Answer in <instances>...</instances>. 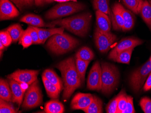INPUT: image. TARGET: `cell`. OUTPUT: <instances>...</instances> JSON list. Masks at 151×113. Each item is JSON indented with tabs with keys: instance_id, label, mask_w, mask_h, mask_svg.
<instances>
[{
	"instance_id": "20",
	"label": "cell",
	"mask_w": 151,
	"mask_h": 113,
	"mask_svg": "<svg viewBox=\"0 0 151 113\" xmlns=\"http://www.w3.org/2000/svg\"><path fill=\"white\" fill-rule=\"evenodd\" d=\"M42 75L52 84L55 85L60 91L63 88V83L61 78L54 71L50 69H47L43 72Z\"/></svg>"
},
{
	"instance_id": "22",
	"label": "cell",
	"mask_w": 151,
	"mask_h": 113,
	"mask_svg": "<svg viewBox=\"0 0 151 113\" xmlns=\"http://www.w3.org/2000/svg\"><path fill=\"white\" fill-rule=\"evenodd\" d=\"M93 7L96 11H100L109 16L111 19L112 12L109 8V0H92Z\"/></svg>"
},
{
	"instance_id": "31",
	"label": "cell",
	"mask_w": 151,
	"mask_h": 113,
	"mask_svg": "<svg viewBox=\"0 0 151 113\" xmlns=\"http://www.w3.org/2000/svg\"><path fill=\"white\" fill-rule=\"evenodd\" d=\"M75 60L77 71L82 83H83L85 79L86 72L90 61H84L76 58H75Z\"/></svg>"
},
{
	"instance_id": "28",
	"label": "cell",
	"mask_w": 151,
	"mask_h": 113,
	"mask_svg": "<svg viewBox=\"0 0 151 113\" xmlns=\"http://www.w3.org/2000/svg\"><path fill=\"white\" fill-rule=\"evenodd\" d=\"M126 7L135 14H139L145 0H122Z\"/></svg>"
},
{
	"instance_id": "43",
	"label": "cell",
	"mask_w": 151,
	"mask_h": 113,
	"mask_svg": "<svg viewBox=\"0 0 151 113\" xmlns=\"http://www.w3.org/2000/svg\"><path fill=\"white\" fill-rule=\"evenodd\" d=\"M54 1H57V2H60V3H64V2H67L69 1H74V2H77V0H54Z\"/></svg>"
},
{
	"instance_id": "10",
	"label": "cell",
	"mask_w": 151,
	"mask_h": 113,
	"mask_svg": "<svg viewBox=\"0 0 151 113\" xmlns=\"http://www.w3.org/2000/svg\"><path fill=\"white\" fill-rule=\"evenodd\" d=\"M39 70H17L7 76L8 79H13L20 83L30 85L37 80Z\"/></svg>"
},
{
	"instance_id": "19",
	"label": "cell",
	"mask_w": 151,
	"mask_h": 113,
	"mask_svg": "<svg viewBox=\"0 0 151 113\" xmlns=\"http://www.w3.org/2000/svg\"><path fill=\"white\" fill-rule=\"evenodd\" d=\"M20 21L36 27H43L46 26V24L40 17L33 14H28L24 16L20 19Z\"/></svg>"
},
{
	"instance_id": "46",
	"label": "cell",
	"mask_w": 151,
	"mask_h": 113,
	"mask_svg": "<svg viewBox=\"0 0 151 113\" xmlns=\"http://www.w3.org/2000/svg\"><path fill=\"white\" fill-rule=\"evenodd\" d=\"M149 60H150V61H151V57H150V59H149Z\"/></svg>"
},
{
	"instance_id": "39",
	"label": "cell",
	"mask_w": 151,
	"mask_h": 113,
	"mask_svg": "<svg viewBox=\"0 0 151 113\" xmlns=\"http://www.w3.org/2000/svg\"><path fill=\"white\" fill-rule=\"evenodd\" d=\"M33 40V44H40V38L38 31L35 29L34 26H29L27 28Z\"/></svg>"
},
{
	"instance_id": "16",
	"label": "cell",
	"mask_w": 151,
	"mask_h": 113,
	"mask_svg": "<svg viewBox=\"0 0 151 113\" xmlns=\"http://www.w3.org/2000/svg\"><path fill=\"white\" fill-rule=\"evenodd\" d=\"M96 29L106 33L111 32V23L109 16L98 11H96Z\"/></svg>"
},
{
	"instance_id": "36",
	"label": "cell",
	"mask_w": 151,
	"mask_h": 113,
	"mask_svg": "<svg viewBox=\"0 0 151 113\" xmlns=\"http://www.w3.org/2000/svg\"><path fill=\"white\" fill-rule=\"evenodd\" d=\"M119 95L113 99L107 105L106 111L108 113H117L118 102Z\"/></svg>"
},
{
	"instance_id": "24",
	"label": "cell",
	"mask_w": 151,
	"mask_h": 113,
	"mask_svg": "<svg viewBox=\"0 0 151 113\" xmlns=\"http://www.w3.org/2000/svg\"><path fill=\"white\" fill-rule=\"evenodd\" d=\"M42 78L48 96L50 98L54 99L58 98L61 91L58 89L55 85L50 82L44 76H42Z\"/></svg>"
},
{
	"instance_id": "35",
	"label": "cell",
	"mask_w": 151,
	"mask_h": 113,
	"mask_svg": "<svg viewBox=\"0 0 151 113\" xmlns=\"http://www.w3.org/2000/svg\"><path fill=\"white\" fill-rule=\"evenodd\" d=\"M1 43L6 48L9 46L13 42L12 39L9 32L6 30L1 31L0 33Z\"/></svg>"
},
{
	"instance_id": "13",
	"label": "cell",
	"mask_w": 151,
	"mask_h": 113,
	"mask_svg": "<svg viewBox=\"0 0 151 113\" xmlns=\"http://www.w3.org/2000/svg\"><path fill=\"white\" fill-rule=\"evenodd\" d=\"M93 99V96L90 93H78L75 95L71 103V108L74 110H83L87 108Z\"/></svg>"
},
{
	"instance_id": "38",
	"label": "cell",
	"mask_w": 151,
	"mask_h": 113,
	"mask_svg": "<svg viewBox=\"0 0 151 113\" xmlns=\"http://www.w3.org/2000/svg\"><path fill=\"white\" fill-rule=\"evenodd\" d=\"M16 4L18 8L22 11L25 7L32 6L35 0H11Z\"/></svg>"
},
{
	"instance_id": "15",
	"label": "cell",
	"mask_w": 151,
	"mask_h": 113,
	"mask_svg": "<svg viewBox=\"0 0 151 113\" xmlns=\"http://www.w3.org/2000/svg\"><path fill=\"white\" fill-rule=\"evenodd\" d=\"M121 5L120 3H115L112 8V15L111 22L113 28L115 30H122L124 25V21L120 8Z\"/></svg>"
},
{
	"instance_id": "6",
	"label": "cell",
	"mask_w": 151,
	"mask_h": 113,
	"mask_svg": "<svg viewBox=\"0 0 151 113\" xmlns=\"http://www.w3.org/2000/svg\"><path fill=\"white\" fill-rule=\"evenodd\" d=\"M43 101L42 92L36 80L29 85L24 95L22 107L25 109H30L40 105Z\"/></svg>"
},
{
	"instance_id": "3",
	"label": "cell",
	"mask_w": 151,
	"mask_h": 113,
	"mask_svg": "<svg viewBox=\"0 0 151 113\" xmlns=\"http://www.w3.org/2000/svg\"><path fill=\"white\" fill-rule=\"evenodd\" d=\"M79 44L78 39L63 33L51 37L47 43V47L52 52L59 55L69 52Z\"/></svg>"
},
{
	"instance_id": "45",
	"label": "cell",
	"mask_w": 151,
	"mask_h": 113,
	"mask_svg": "<svg viewBox=\"0 0 151 113\" xmlns=\"http://www.w3.org/2000/svg\"><path fill=\"white\" fill-rule=\"evenodd\" d=\"M149 3H150V4L151 5V0H149Z\"/></svg>"
},
{
	"instance_id": "29",
	"label": "cell",
	"mask_w": 151,
	"mask_h": 113,
	"mask_svg": "<svg viewBox=\"0 0 151 113\" xmlns=\"http://www.w3.org/2000/svg\"><path fill=\"white\" fill-rule=\"evenodd\" d=\"M6 30L10 33L13 43H17L19 41V38L24 32V30L22 28V26L18 23L11 25Z\"/></svg>"
},
{
	"instance_id": "9",
	"label": "cell",
	"mask_w": 151,
	"mask_h": 113,
	"mask_svg": "<svg viewBox=\"0 0 151 113\" xmlns=\"http://www.w3.org/2000/svg\"><path fill=\"white\" fill-rule=\"evenodd\" d=\"M102 70L100 63L96 61L92 66L88 75L87 87L93 91H100L101 90Z\"/></svg>"
},
{
	"instance_id": "37",
	"label": "cell",
	"mask_w": 151,
	"mask_h": 113,
	"mask_svg": "<svg viewBox=\"0 0 151 113\" xmlns=\"http://www.w3.org/2000/svg\"><path fill=\"white\" fill-rule=\"evenodd\" d=\"M140 105L145 113H151V99L147 97H144L140 101Z\"/></svg>"
},
{
	"instance_id": "26",
	"label": "cell",
	"mask_w": 151,
	"mask_h": 113,
	"mask_svg": "<svg viewBox=\"0 0 151 113\" xmlns=\"http://www.w3.org/2000/svg\"><path fill=\"white\" fill-rule=\"evenodd\" d=\"M134 49H130L118 53L115 56L111 58V60L118 63L129 64L131 55Z\"/></svg>"
},
{
	"instance_id": "21",
	"label": "cell",
	"mask_w": 151,
	"mask_h": 113,
	"mask_svg": "<svg viewBox=\"0 0 151 113\" xmlns=\"http://www.w3.org/2000/svg\"><path fill=\"white\" fill-rule=\"evenodd\" d=\"M0 98L8 102H12V93L8 80L1 78Z\"/></svg>"
},
{
	"instance_id": "30",
	"label": "cell",
	"mask_w": 151,
	"mask_h": 113,
	"mask_svg": "<svg viewBox=\"0 0 151 113\" xmlns=\"http://www.w3.org/2000/svg\"><path fill=\"white\" fill-rule=\"evenodd\" d=\"M94 55L92 50L88 47L84 46L81 48L76 54V58L84 61H91L94 59Z\"/></svg>"
},
{
	"instance_id": "41",
	"label": "cell",
	"mask_w": 151,
	"mask_h": 113,
	"mask_svg": "<svg viewBox=\"0 0 151 113\" xmlns=\"http://www.w3.org/2000/svg\"><path fill=\"white\" fill-rule=\"evenodd\" d=\"M150 89H151V72L148 75V77L143 87V90L145 92L149 91Z\"/></svg>"
},
{
	"instance_id": "11",
	"label": "cell",
	"mask_w": 151,
	"mask_h": 113,
	"mask_svg": "<svg viewBox=\"0 0 151 113\" xmlns=\"http://www.w3.org/2000/svg\"><path fill=\"white\" fill-rule=\"evenodd\" d=\"M143 41L139 39L134 38H126L122 40L115 48L111 50L109 55V60L121 51L127 50L130 49H134L136 46L142 44Z\"/></svg>"
},
{
	"instance_id": "32",
	"label": "cell",
	"mask_w": 151,
	"mask_h": 113,
	"mask_svg": "<svg viewBox=\"0 0 151 113\" xmlns=\"http://www.w3.org/2000/svg\"><path fill=\"white\" fill-rule=\"evenodd\" d=\"M19 44L22 45L24 49L28 48L31 45L33 44V40L28 29H26L24 30L19 38Z\"/></svg>"
},
{
	"instance_id": "44",
	"label": "cell",
	"mask_w": 151,
	"mask_h": 113,
	"mask_svg": "<svg viewBox=\"0 0 151 113\" xmlns=\"http://www.w3.org/2000/svg\"><path fill=\"white\" fill-rule=\"evenodd\" d=\"M6 47L2 44V43L0 42V50H3Z\"/></svg>"
},
{
	"instance_id": "17",
	"label": "cell",
	"mask_w": 151,
	"mask_h": 113,
	"mask_svg": "<svg viewBox=\"0 0 151 113\" xmlns=\"http://www.w3.org/2000/svg\"><path fill=\"white\" fill-rule=\"evenodd\" d=\"M35 27V26H34ZM38 31L40 38V44H44L47 39L56 34H61L64 32V28L61 27L59 28L44 29L35 27Z\"/></svg>"
},
{
	"instance_id": "34",
	"label": "cell",
	"mask_w": 151,
	"mask_h": 113,
	"mask_svg": "<svg viewBox=\"0 0 151 113\" xmlns=\"http://www.w3.org/2000/svg\"><path fill=\"white\" fill-rule=\"evenodd\" d=\"M9 102L0 98V113H18L12 104Z\"/></svg>"
},
{
	"instance_id": "18",
	"label": "cell",
	"mask_w": 151,
	"mask_h": 113,
	"mask_svg": "<svg viewBox=\"0 0 151 113\" xmlns=\"http://www.w3.org/2000/svg\"><path fill=\"white\" fill-rule=\"evenodd\" d=\"M120 8L124 21V25L122 30L124 32L129 31L133 28L134 25V17L133 14L129 11L125 9L122 5L120 6Z\"/></svg>"
},
{
	"instance_id": "27",
	"label": "cell",
	"mask_w": 151,
	"mask_h": 113,
	"mask_svg": "<svg viewBox=\"0 0 151 113\" xmlns=\"http://www.w3.org/2000/svg\"><path fill=\"white\" fill-rule=\"evenodd\" d=\"M140 13L144 21L151 28V5L147 0L143 2Z\"/></svg>"
},
{
	"instance_id": "4",
	"label": "cell",
	"mask_w": 151,
	"mask_h": 113,
	"mask_svg": "<svg viewBox=\"0 0 151 113\" xmlns=\"http://www.w3.org/2000/svg\"><path fill=\"white\" fill-rule=\"evenodd\" d=\"M102 92L109 95L114 90L119 82V71L114 65L107 62H102Z\"/></svg>"
},
{
	"instance_id": "14",
	"label": "cell",
	"mask_w": 151,
	"mask_h": 113,
	"mask_svg": "<svg viewBox=\"0 0 151 113\" xmlns=\"http://www.w3.org/2000/svg\"><path fill=\"white\" fill-rule=\"evenodd\" d=\"M12 93V102L20 106L22 104L25 90L22 87L20 83L13 79H8Z\"/></svg>"
},
{
	"instance_id": "5",
	"label": "cell",
	"mask_w": 151,
	"mask_h": 113,
	"mask_svg": "<svg viewBox=\"0 0 151 113\" xmlns=\"http://www.w3.org/2000/svg\"><path fill=\"white\" fill-rule=\"evenodd\" d=\"M85 7L83 4L74 1L61 3L48 11L45 18L47 19H57L83 10Z\"/></svg>"
},
{
	"instance_id": "23",
	"label": "cell",
	"mask_w": 151,
	"mask_h": 113,
	"mask_svg": "<svg viewBox=\"0 0 151 113\" xmlns=\"http://www.w3.org/2000/svg\"><path fill=\"white\" fill-rule=\"evenodd\" d=\"M45 111L47 113H63L64 106L58 100L53 99L46 103Z\"/></svg>"
},
{
	"instance_id": "40",
	"label": "cell",
	"mask_w": 151,
	"mask_h": 113,
	"mask_svg": "<svg viewBox=\"0 0 151 113\" xmlns=\"http://www.w3.org/2000/svg\"><path fill=\"white\" fill-rule=\"evenodd\" d=\"M127 103L126 109L124 113H135L134 108L133 98L130 96H127Z\"/></svg>"
},
{
	"instance_id": "42",
	"label": "cell",
	"mask_w": 151,
	"mask_h": 113,
	"mask_svg": "<svg viewBox=\"0 0 151 113\" xmlns=\"http://www.w3.org/2000/svg\"><path fill=\"white\" fill-rule=\"evenodd\" d=\"M54 0H35V2L36 6H42L45 3H50L53 2Z\"/></svg>"
},
{
	"instance_id": "8",
	"label": "cell",
	"mask_w": 151,
	"mask_h": 113,
	"mask_svg": "<svg viewBox=\"0 0 151 113\" xmlns=\"http://www.w3.org/2000/svg\"><path fill=\"white\" fill-rule=\"evenodd\" d=\"M94 40L96 46L99 51L104 53L111 48L112 45L116 41V36L111 32H103L96 28Z\"/></svg>"
},
{
	"instance_id": "7",
	"label": "cell",
	"mask_w": 151,
	"mask_h": 113,
	"mask_svg": "<svg viewBox=\"0 0 151 113\" xmlns=\"http://www.w3.org/2000/svg\"><path fill=\"white\" fill-rule=\"evenodd\" d=\"M151 72V61L149 60L132 73L129 84L134 92L137 93L140 91Z\"/></svg>"
},
{
	"instance_id": "33",
	"label": "cell",
	"mask_w": 151,
	"mask_h": 113,
	"mask_svg": "<svg viewBox=\"0 0 151 113\" xmlns=\"http://www.w3.org/2000/svg\"><path fill=\"white\" fill-rule=\"evenodd\" d=\"M119 95V98L118 102L117 113H124L127 105V95L124 90H122Z\"/></svg>"
},
{
	"instance_id": "12",
	"label": "cell",
	"mask_w": 151,
	"mask_h": 113,
	"mask_svg": "<svg viewBox=\"0 0 151 113\" xmlns=\"http://www.w3.org/2000/svg\"><path fill=\"white\" fill-rule=\"evenodd\" d=\"M19 13L9 0H0V19L5 21L17 17Z\"/></svg>"
},
{
	"instance_id": "2",
	"label": "cell",
	"mask_w": 151,
	"mask_h": 113,
	"mask_svg": "<svg viewBox=\"0 0 151 113\" xmlns=\"http://www.w3.org/2000/svg\"><path fill=\"white\" fill-rule=\"evenodd\" d=\"M92 16L90 13H85L78 16L58 19L46 24V26L52 27L57 25L66 28L78 36H86L89 30Z\"/></svg>"
},
{
	"instance_id": "1",
	"label": "cell",
	"mask_w": 151,
	"mask_h": 113,
	"mask_svg": "<svg viewBox=\"0 0 151 113\" xmlns=\"http://www.w3.org/2000/svg\"><path fill=\"white\" fill-rule=\"evenodd\" d=\"M56 67L61 72L64 83L63 98L68 99L82 83L76 68L75 59L67 58L58 63Z\"/></svg>"
},
{
	"instance_id": "25",
	"label": "cell",
	"mask_w": 151,
	"mask_h": 113,
	"mask_svg": "<svg viewBox=\"0 0 151 113\" xmlns=\"http://www.w3.org/2000/svg\"><path fill=\"white\" fill-rule=\"evenodd\" d=\"M103 103L101 99L96 96H93V99L87 108L83 111L86 113H103Z\"/></svg>"
}]
</instances>
